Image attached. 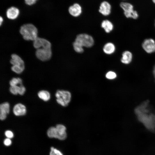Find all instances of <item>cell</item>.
Wrapping results in <instances>:
<instances>
[{"mask_svg":"<svg viewBox=\"0 0 155 155\" xmlns=\"http://www.w3.org/2000/svg\"><path fill=\"white\" fill-rule=\"evenodd\" d=\"M51 150L50 155H63L59 151L54 148L53 147L51 148Z\"/></svg>","mask_w":155,"mask_h":155,"instance_id":"obj_25","label":"cell"},{"mask_svg":"<svg viewBox=\"0 0 155 155\" xmlns=\"http://www.w3.org/2000/svg\"><path fill=\"white\" fill-rule=\"evenodd\" d=\"M73 46L75 52L81 53L84 51L83 47L78 42L75 41L73 43Z\"/></svg>","mask_w":155,"mask_h":155,"instance_id":"obj_21","label":"cell"},{"mask_svg":"<svg viewBox=\"0 0 155 155\" xmlns=\"http://www.w3.org/2000/svg\"><path fill=\"white\" fill-rule=\"evenodd\" d=\"M20 13V10L18 8L14 6H12L7 9L6 15L9 19L13 20L18 17Z\"/></svg>","mask_w":155,"mask_h":155,"instance_id":"obj_9","label":"cell"},{"mask_svg":"<svg viewBox=\"0 0 155 155\" xmlns=\"http://www.w3.org/2000/svg\"><path fill=\"white\" fill-rule=\"evenodd\" d=\"M9 112V104L7 102H4L0 105V119L1 120H5L7 115Z\"/></svg>","mask_w":155,"mask_h":155,"instance_id":"obj_10","label":"cell"},{"mask_svg":"<svg viewBox=\"0 0 155 155\" xmlns=\"http://www.w3.org/2000/svg\"><path fill=\"white\" fill-rule=\"evenodd\" d=\"M153 2L155 4V0H152Z\"/></svg>","mask_w":155,"mask_h":155,"instance_id":"obj_32","label":"cell"},{"mask_svg":"<svg viewBox=\"0 0 155 155\" xmlns=\"http://www.w3.org/2000/svg\"><path fill=\"white\" fill-rule=\"evenodd\" d=\"M26 112V107L21 103H18L14 106L13 112L16 116H21L25 115Z\"/></svg>","mask_w":155,"mask_h":155,"instance_id":"obj_12","label":"cell"},{"mask_svg":"<svg viewBox=\"0 0 155 155\" xmlns=\"http://www.w3.org/2000/svg\"><path fill=\"white\" fill-rule=\"evenodd\" d=\"M68 11L69 13L71 16L75 17L80 16L82 11L81 6L77 3H75L70 6Z\"/></svg>","mask_w":155,"mask_h":155,"instance_id":"obj_14","label":"cell"},{"mask_svg":"<svg viewBox=\"0 0 155 155\" xmlns=\"http://www.w3.org/2000/svg\"><path fill=\"white\" fill-rule=\"evenodd\" d=\"M5 135L9 138H11L13 137V135L12 131L10 130H7L5 132Z\"/></svg>","mask_w":155,"mask_h":155,"instance_id":"obj_28","label":"cell"},{"mask_svg":"<svg viewBox=\"0 0 155 155\" xmlns=\"http://www.w3.org/2000/svg\"><path fill=\"white\" fill-rule=\"evenodd\" d=\"M20 32L25 40H34L37 37L38 30L33 24H27L22 26Z\"/></svg>","mask_w":155,"mask_h":155,"instance_id":"obj_2","label":"cell"},{"mask_svg":"<svg viewBox=\"0 0 155 155\" xmlns=\"http://www.w3.org/2000/svg\"><path fill=\"white\" fill-rule=\"evenodd\" d=\"M10 63L12 66L19 67L25 68L24 63L23 60L18 55L13 54L11 55V59Z\"/></svg>","mask_w":155,"mask_h":155,"instance_id":"obj_11","label":"cell"},{"mask_svg":"<svg viewBox=\"0 0 155 155\" xmlns=\"http://www.w3.org/2000/svg\"><path fill=\"white\" fill-rule=\"evenodd\" d=\"M111 9L110 4L106 1H104L101 3L99 11L103 15L107 16L110 14Z\"/></svg>","mask_w":155,"mask_h":155,"instance_id":"obj_15","label":"cell"},{"mask_svg":"<svg viewBox=\"0 0 155 155\" xmlns=\"http://www.w3.org/2000/svg\"><path fill=\"white\" fill-rule=\"evenodd\" d=\"M132 57L131 53L128 51H126L122 54V57L121 59V62L125 64H128L131 61Z\"/></svg>","mask_w":155,"mask_h":155,"instance_id":"obj_16","label":"cell"},{"mask_svg":"<svg viewBox=\"0 0 155 155\" xmlns=\"http://www.w3.org/2000/svg\"><path fill=\"white\" fill-rule=\"evenodd\" d=\"M19 89V86H10L9 90L10 92L14 95H17L18 94Z\"/></svg>","mask_w":155,"mask_h":155,"instance_id":"obj_23","label":"cell"},{"mask_svg":"<svg viewBox=\"0 0 155 155\" xmlns=\"http://www.w3.org/2000/svg\"><path fill=\"white\" fill-rule=\"evenodd\" d=\"M142 46L144 50L148 53L155 51V42L152 39L145 40L142 43Z\"/></svg>","mask_w":155,"mask_h":155,"instance_id":"obj_8","label":"cell"},{"mask_svg":"<svg viewBox=\"0 0 155 155\" xmlns=\"http://www.w3.org/2000/svg\"><path fill=\"white\" fill-rule=\"evenodd\" d=\"M55 95L57 102L62 106H67L71 100V95L68 91L58 90L56 92Z\"/></svg>","mask_w":155,"mask_h":155,"instance_id":"obj_3","label":"cell"},{"mask_svg":"<svg viewBox=\"0 0 155 155\" xmlns=\"http://www.w3.org/2000/svg\"><path fill=\"white\" fill-rule=\"evenodd\" d=\"M38 95L39 98L44 101H48L50 98V94L46 90H40L38 92Z\"/></svg>","mask_w":155,"mask_h":155,"instance_id":"obj_19","label":"cell"},{"mask_svg":"<svg viewBox=\"0 0 155 155\" xmlns=\"http://www.w3.org/2000/svg\"><path fill=\"white\" fill-rule=\"evenodd\" d=\"M101 27L106 33H109L113 29V26L112 23L108 20H103L102 22Z\"/></svg>","mask_w":155,"mask_h":155,"instance_id":"obj_18","label":"cell"},{"mask_svg":"<svg viewBox=\"0 0 155 155\" xmlns=\"http://www.w3.org/2000/svg\"><path fill=\"white\" fill-rule=\"evenodd\" d=\"M37 57L42 61H46L50 59L52 53L51 49L41 48L37 49L35 53Z\"/></svg>","mask_w":155,"mask_h":155,"instance_id":"obj_6","label":"cell"},{"mask_svg":"<svg viewBox=\"0 0 155 155\" xmlns=\"http://www.w3.org/2000/svg\"><path fill=\"white\" fill-rule=\"evenodd\" d=\"M11 143V140L9 138L5 139L4 141V144L6 146H10Z\"/></svg>","mask_w":155,"mask_h":155,"instance_id":"obj_29","label":"cell"},{"mask_svg":"<svg viewBox=\"0 0 155 155\" xmlns=\"http://www.w3.org/2000/svg\"><path fill=\"white\" fill-rule=\"evenodd\" d=\"M75 41L80 44L83 47H90L94 44V40L91 36L86 34H81L77 36Z\"/></svg>","mask_w":155,"mask_h":155,"instance_id":"obj_4","label":"cell"},{"mask_svg":"<svg viewBox=\"0 0 155 155\" xmlns=\"http://www.w3.org/2000/svg\"><path fill=\"white\" fill-rule=\"evenodd\" d=\"M47 135L50 138H57V131L55 127H50L47 130Z\"/></svg>","mask_w":155,"mask_h":155,"instance_id":"obj_20","label":"cell"},{"mask_svg":"<svg viewBox=\"0 0 155 155\" xmlns=\"http://www.w3.org/2000/svg\"><path fill=\"white\" fill-rule=\"evenodd\" d=\"M120 6L124 11V14L127 18L136 19L138 17L137 12L133 9V6L131 4L125 2L120 3Z\"/></svg>","mask_w":155,"mask_h":155,"instance_id":"obj_5","label":"cell"},{"mask_svg":"<svg viewBox=\"0 0 155 155\" xmlns=\"http://www.w3.org/2000/svg\"><path fill=\"white\" fill-rule=\"evenodd\" d=\"M115 50V46L112 43L108 42L104 46L103 51L104 52L107 54H111L113 53Z\"/></svg>","mask_w":155,"mask_h":155,"instance_id":"obj_17","label":"cell"},{"mask_svg":"<svg viewBox=\"0 0 155 155\" xmlns=\"http://www.w3.org/2000/svg\"><path fill=\"white\" fill-rule=\"evenodd\" d=\"M153 74H154V78H155V65L154 68V69L153 70Z\"/></svg>","mask_w":155,"mask_h":155,"instance_id":"obj_31","label":"cell"},{"mask_svg":"<svg viewBox=\"0 0 155 155\" xmlns=\"http://www.w3.org/2000/svg\"><path fill=\"white\" fill-rule=\"evenodd\" d=\"M55 127L57 131V138L61 140H65L67 137L65 126L59 124L57 125Z\"/></svg>","mask_w":155,"mask_h":155,"instance_id":"obj_13","label":"cell"},{"mask_svg":"<svg viewBox=\"0 0 155 155\" xmlns=\"http://www.w3.org/2000/svg\"><path fill=\"white\" fill-rule=\"evenodd\" d=\"M38 1V0H24L25 3L29 6L34 4Z\"/></svg>","mask_w":155,"mask_h":155,"instance_id":"obj_27","label":"cell"},{"mask_svg":"<svg viewBox=\"0 0 155 155\" xmlns=\"http://www.w3.org/2000/svg\"><path fill=\"white\" fill-rule=\"evenodd\" d=\"M9 83L11 86H17L18 84L20 85H22V80L19 78H13L10 81Z\"/></svg>","mask_w":155,"mask_h":155,"instance_id":"obj_22","label":"cell"},{"mask_svg":"<svg viewBox=\"0 0 155 155\" xmlns=\"http://www.w3.org/2000/svg\"><path fill=\"white\" fill-rule=\"evenodd\" d=\"M33 45L36 49L41 48L51 49V42L48 40L38 37L33 41Z\"/></svg>","mask_w":155,"mask_h":155,"instance_id":"obj_7","label":"cell"},{"mask_svg":"<svg viewBox=\"0 0 155 155\" xmlns=\"http://www.w3.org/2000/svg\"><path fill=\"white\" fill-rule=\"evenodd\" d=\"M25 91V88L22 84L19 86L18 94L21 95H22L24 94Z\"/></svg>","mask_w":155,"mask_h":155,"instance_id":"obj_26","label":"cell"},{"mask_svg":"<svg viewBox=\"0 0 155 155\" xmlns=\"http://www.w3.org/2000/svg\"><path fill=\"white\" fill-rule=\"evenodd\" d=\"M149 101L147 100L137 107L135 109L138 120L149 130L155 129V114L149 107Z\"/></svg>","mask_w":155,"mask_h":155,"instance_id":"obj_1","label":"cell"},{"mask_svg":"<svg viewBox=\"0 0 155 155\" xmlns=\"http://www.w3.org/2000/svg\"><path fill=\"white\" fill-rule=\"evenodd\" d=\"M117 76L116 74L114 72L109 71L108 72L106 75V77L109 79H115Z\"/></svg>","mask_w":155,"mask_h":155,"instance_id":"obj_24","label":"cell"},{"mask_svg":"<svg viewBox=\"0 0 155 155\" xmlns=\"http://www.w3.org/2000/svg\"><path fill=\"white\" fill-rule=\"evenodd\" d=\"M3 21V18L1 16L0 17V24L1 26Z\"/></svg>","mask_w":155,"mask_h":155,"instance_id":"obj_30","label":"cell"}]
</instances>
